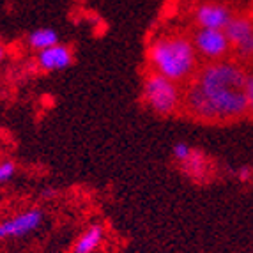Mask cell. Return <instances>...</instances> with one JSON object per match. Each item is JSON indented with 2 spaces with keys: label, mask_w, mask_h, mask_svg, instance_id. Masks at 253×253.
Returning <instances> with one entry per match:
<instances>
[{
  "label": "cell",
  "mask_w": 253,
  "mask_h": 253,
  "mask_svg": "<svg viewBox=\"0 0 253 253\" xmlns=\"http://www.w3.org/2000/svg\"><path fill=\"white\" fill-rule=\"evenodd\" d=\"M182 105L188 114L206 123L234 121L248 114L245 87L195 82L186 89Z\"/></svg>",
  "instance_id": "1"
},
{
  "label": "cell",
  "mask_w": 253,
  "mask_h": 253,
  "mask_svg": "<svg viewBox=\"0 0 253 253\" xmlns=\"http://www.w3.org/2000/svg\"><path fill=\"white\" fill-rule=\"evenodd\" d=\"M147 60L152 73L182 84L197 75L199 53L191 38L177 32H167L152 38L147 48Z\"/></svg>",
  "instance_id": "2"
},
{
  "label": "cell",
  "mask_w": 253,
  "mask_h": 253,
  "mask_svg": "<svg viewBox=\"0 0 253 253\" xmlns=\"http://www.w3.org/2000/svg\"><path fill=\"white\" fill-rule=\"evenodd\" d=\"M142 99L151 112L161 117H169L181 108L184 94L181 92L179 84L158 73H151L145 76L142 84Z\"/></svg>",
  "instance_id": "3"
},
{
  "label": "cell",
  "mask_w": 253,
  "mask_h": 253,
  "mask_svg": "<svg viewBox=\"0 0 253 253\" xmlns=\"http://www.w3.org/2000/svg\"><path fill=\"white\" fill-rule=\"evenodd\" d=\"M44 221V209L38 206L21 209L16 214L0 219V239H20L36 232Z\"/></svg>",
  "instance_id": "4"
},
{
  "label": "cell",
  "mask_w": 253,
  "mask_h": 253,
  "mask_svg": "<svg viewBox=\"0 0 253 253\" xmlns=\"http://www.w3.org/2000/svg\"><path fill=\"white\" fill-rule=\"evenodd\" d=\"M191 41L197 53L206 59L207 62H218L225 60L232 50V44L228 41L225 30L214 29H197L191 34Z\"/></svg>",
  "instance_id": "5"
},
{
  "label": "cell",
  "mask_w": 253,
  "mask_h": 253,
  "mask_svg": "<svg viewBox=\"0 0 253 253\" xmlns=\"http://www.w3.org/2000/svg\"><path fill=\"white\" fill-rule=\"evenodd\" d=\"M236 16L230 4L218 2V0H204L195 5L191 18L197 29H214L225 30L230 20Z\"/></svg>",
  "instance_id": "6"
},
{
  "label": "cell",
  "mask_w": 253,
  "mask_h": 253,
  "mask_svg": "<svg viewBox=\"0 0 253 253\" xmlns=\"http://www.w3.org/2000/svg\"><path fill=\"white\" fill-rule=\"evenodd\" d=\"M75 57H73L71 46L59 42L55 46L48 48V50H42L36 53V66H38L41 71L46 73H57L68 69L73 64Z\"/></svg>",
  "instance_id": "7"
},
{
  "label": "cell",
  "mask_w": 253,
  "mask_h": 253,
  "mask_svg": "<svg viewBox=\"0 0 253 253\" xmlns=\"http://www.w3.org/2000/svg\"><path fill=\"white\" fill-rule=\"evenodd\" d=\"M105 239V227L101 223H92L78 236L73 246V253H94L103 245Z\"/></svg>",
  "instance_id": "8"
},
{
  "label": "cell",
  "mask_w": 253,
  "mask_h": 253,
  "mask_svg": "<svg viewBox=\"0 0 253 253\" xmlns=\"http://www.w3.org/2000/svg\"><path fill=\"white\" fill-rule=\"evenodd\" d=\"M225 34H227L232 48L239 46L241 42L246 41L253 34V16H250V14H236L227 25V29H225Z\"/></svg>",
  "instance_id": "9"
},
{
  "label": "cell",
  "mask_w": 253,
  "mask_h": 253,
  "mask_svg": "<svg viewBox=\"0 0 253 253\" xmlns=\"http://www.w3.org/2000/svg\"><path fill=\"white\" fill-rule=\"evenodd\" d=\"M25 42L30 50H34L36 53H38V51L48 50V48L59 44L60 36H59V32L55 29H51V27H39V29L30 30L29 34H27Z\"/></svg>",
  "instance_id": "10"
},
{
  "label": "cell",
  "mask_w": 253,
  "mask_h": 253,
  "mask_svg": "<svg viewBox=\"0 0 253 253\" xmlns=\"http://www.w3.org/2000/svg\"><path fill=\"white\" fill-rule=\"evenodd\" d=\"M181 167H182V170H184L186 173H190L193 179H202L204 173L207 172V158L204 156L200 151L195 149V151L191 152V156L188 158L184 163H181Z\"/></svg>",
  "instance_id": "11"
},
{
  "label": "cell",
  "mask_w": 253,
  "mask_h": 253,
  "mask_svg": "<svg viewBox=\"0 0 253 253\" xmlns=\"http://www.w3.org/2000/svg\"><path fill=\"white\" fill-rule=\"evenodd\" d=\"M18 172V165L13 160H2L0 161V186L7 184L13 181V177Z\"/></svg>",
  "instance_id": "12"
},
{
  "label": "cell",
  "mask_w": 253,
  "mask_h": 253,
  "mask_svg": "<svg viewBox=\"0 0 253 253\" xmlns=\"http://www.w3.org/2000/svg\"><path fill=\"white\" fill-rule=\"evenodd\" d=\"M193 151L195 149L191 147L190 144H186V142H177V144H173V147H172V158L181 165L191 156V152Z\"/></svg>",
  "instance_id": "13"
},
{
  "label": "cell",
  "mask_w": 253,
  "mask_h": 253,
  "mask_svg": "<svg viewBox=\"0 0 253 253\" xmlns=\"http://www.w3.org/2000/svg\"><path fill=\"white\" fill-rule=\"evenodd\" d=\"M234 50H236V53L239 55V59H245V60L253 59V34L250 36L246 41L241 42L239 46L234 48Z\"/></svg>",
  "instance_id": "14"
},
{
  "label": "cell",
  "mask_w": 253,
  "mask_h": 253,
  "mask_svg": "<svg viewBox=\"0 0 253 253\" xmlns=\"http://www.w3.org/2000/svg\"><path fill=\"white\" fill-rule=\"evenodd\" d=\"M245 96H246V103H248V112L253 114V73H246Z\"/></svg>",
  "instance_id": "15"
},
{
  "label": "cell",
  "mask_w": 253,
  "mask_h": 253,
  "mask_svg": "<svg viewBox=\"0 0 253 253\" xmlns=\"http://www.w3.org/2000/svg\"><path fill=\"white\" fill-rule=\"evenodd\" d=\"M236 177H237V181H239V182L246 184V182H250L253 179V169H252V167H248V165L241 167V169H237Z\"/></svg>",
  "instance_id": "16"
},
{
  "label": "cell",
  "mask_w": 253,
  "mask_h": 253,
  "mask_svg": "<svg viewBox=\"0 0 253 253\" xmlns=\"http://www.w3.org/2000/svg\"><path fill=\"white\" fill-rule=\"evenodd\" d=\"M41 195H42V197H44V199H51V197H53V195H55V190H51V188H44Z\"/></svg>",
  "instance_id": "17"
},
{
  "label": "cell",
  "mask_w": 253,
  "mask_h": 253,
  "mask_svg": "<svg viewBox=\"0 0 253 253\" xmlns=\"http://www.w3.org/2000/svg\"><path fill=\"white\" fill-rule=\"evenodd\" d=\"M5 57H7V50H5V46L2 44V42H0V64L4 62Z\"/></svg>",
  "instance_id": "18"
}]
</instances>
